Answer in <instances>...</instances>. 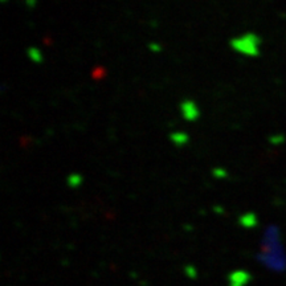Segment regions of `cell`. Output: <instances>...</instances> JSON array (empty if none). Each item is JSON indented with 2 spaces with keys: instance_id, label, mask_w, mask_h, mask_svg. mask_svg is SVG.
I'll return each instance as SVG.
<instances>
[{
  "instance_id": "obj_7",
  "label": "cell",
  "mask_w": 286,
  "mask_h": 286,
  "mask_svg": "<svg viewBox=\"0 0 286 286\" xmlns=\"http://www.w3.org/2000/svg\"><path fill=\"white\" fill-rule=\"evenodd\" d=\"M68 183H69L70 187L74 188V187H78L82 183V178L78 174H72L69 176V179H68Z\"/></svg>"
},
{
  "instance_id": "obj_2",
  "label": "cell",
  "mask_w": 286,
  "mask_h": 286,
  "mask_svg": "<svg viewBox=\"0 0 286 286\" xmlns=\"http://www.w3.org/2000/svg\"><path fill=\"white\" fill-rule=\"evenodd\" d=\"M180 112L187 121H196L200 117V110L196 106V104L191 100H185L181 102L180 105Z\"/></svg>"
},
{
  "instance_id": "obj_1",
  "label": "cell",
  "mask_w": 286,
  "mask_h": 286,
  "mask_svg": "<svg viewBox=\"0 0 286 286\" xmlns=\"http://www.w3.org/2000/svg\"><path fill=\"white\" fill-rule=\"evenodd\" d=\"M260 45H261V38L252 32H248L245 35H241L233 38V40H230V46L237 53L245 55V56H258Z\"/></svg>"
},
{
  "instance_id": "obj_5",
  "label": "cell",
  "mask_w": 286,
  "mask_h": 286,
  "mask_svg": "<svg viewBox=\"0 0 286 286\" xmlns=\"http://www.w3.org/2000/svg\"><path fill=\"white\" fill-rule=\"evenodd\" d=\"M240 224L247 228L253 227V225H256V216L253 213H245L240 217Z\"/></svg>"
},
{
  "instance_id": "obj_4",
  "label": "cell",
  "mask_w": 286,
  "mask_h": 286,
  "mask_svg": "<svg viewBox=\"0 0 286 286\" xmlns=\"http://www.w3.org/2000/svg\"><path fill=\"white\" fill-rule=\"evenodd\" d=\"M171 140H172V143L174 145H176V146H184L185 143H188V140H189V138H188V135L185 133H180V131H178V133H174V134H171Z\"/></svg>"
},
{
  "instance_id": "obj_3",
  "label": "cell",
  "mask_w": 286,
  "mask_h": 286,
  "mask_svg": "<svg viewBox=\"0 0 286 286\" xmlns=\"http://www.w3.org/2000/svg\"><path fill=\"white\" fill-rule=\"evenodd\" d=\"M249 278V276L244 272H236L230 276V286H244L245 279Z\"/></svg>"
},
{
  "instance_id": "obj_6",
  "label": "cell",
  "mask_w": 286,
  "mask_h": 286,
  "mask_svg": "<svg viewBox=\"0 0 286 286\" xmlns=\"http://www.w3.org/2000/svg\"><path fill=\"white\" fill-rule=\"evenodd\" d=\"M28 55H29V57H31L32 61H35V63H41L42 55L37 48H29Z\"/></svg>"
}]
</instances>
